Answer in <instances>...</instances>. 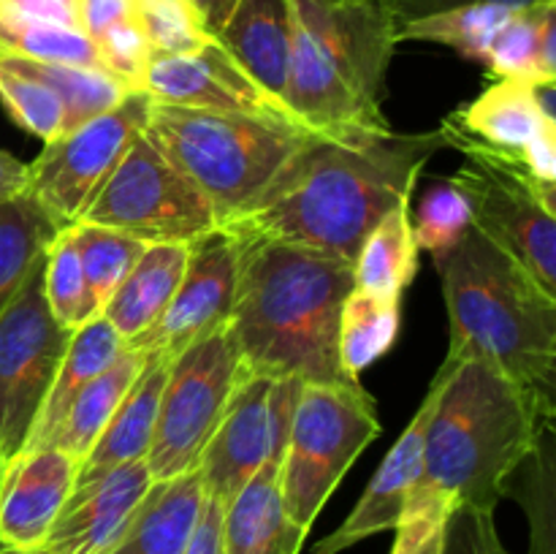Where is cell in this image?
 <instances>
[{"mask_svg": "<svg viewBox=\"0 0 556 554\" xmlns=\"http://www.w3.org/2000/svg\"><path fill=\"white\" fill-rule=\"evenodd\" d=\"M440 150V130L318 134L250 210L223 228L242 239H275L356 261L369 231L413 199L421 172Z\"/></svg>", "mask_w": 556, "mask_h": 554, "instance_id": "6da1fadb", "label": "cell"}, {"mask_svg": "<svg viewBox=\"0 0 556 554\" xmlns=\"http://www.w3.org/2000/svg\"><path fill=\"white\" fill-rule=\"evenodd\" d=\"M353 286V261L302 244L244 239L228 318L244 373L362 386L340 362V315Z\"/></svg>", "mask_w": 556, "mask_h": 554, "instance_id": "7a4b0ae2", "label": "cell"}, {"mask_svg": "<svg viewBox=\"0 0 556 554\" xmlns=\"http://www.w3.org/2000/svg\"><path fill=\"white\" fill-rule=\"evenodd\" d=\"M548 429H554V396L521 389L478 358L451 362L424 438L421 478L405 511L424 505L497 511L516 470Z\"/></svg>", "mask_w": 556, "mask_h": 554, "instance_id": "3957f363", "label": "cell"}, {"mask_svg": "<svg viewBox=\"0 0 556 554\" xmlns=\"http://www.w3.org/2000/svg\"><path fill=\"white\" fill-rule=\"evenodd\" d=\"M432 259L451 326L445 358H478L521 389L554 396L556 297L472 226Z\"/></svg>", "mask_w": 556, "mask_h": 554, "instance_id": "277c9868", "label": "cell"}, {"mask_svg": "<svg viewBox=\"0 0 556 554\" xmlns=\"http://www.w3.org/2000/svg\"><path fill=\"white\" fill-rule=\"evenodd\" d=\"M286 106L320 136L389 130L386 74L396 25L380 0H288Z\"/></svg>", "mask_w": 556, "mask_h": 554, "instance_id": "5b68a950", "label": "cell"}, {"mask_svg": "<svg viewBox=\"0 0 556 554\" xmlns=\"http://www.w3.org/2000/svg\"><path fill=\"white\" fill-rule=\"evenodd\" d=\"M141 134L204 193L217 221L255 204L315 130L255 114L150 103Z\"/></svg>", "mask_w": 556, "mask_h": 554, "instance_id": "8992f818", "label": "cell"}, {"mask_svg": "<svg viewBox=\"0 0 556 554\" xmlns=\"http://www.w3.org/2000/svg\"><path fill=\"white\" fill-rule=\"evenodd\" d=\"M378 435V407L364 386H302L280 462L282 503L302 530L309 532L337 483Z\"/></svg>", "mask_w": 556, "mask_h": 554, "instance_id": "52a82bcc", "label": "cell"}, {"mask_svg": "<svg viewBox=\"0 0 556 554\" xmlns=\"http://www.w3.org/2000/svg\"><path fill=\"white\" fill-rule=\"evenodd\" d=\"M242 375V358L228 324L172 356L155 435L144 459L152 481L177 478L199 467Z\"/></svg>", "mask_w": 556, "mask_h": 554, "instance_id": "ba28073f", "label": "cell"}, {"mask_svg": "<svg viewBox=\"0 0 556 554\" xmlns=\"http://www.w3.org/2000/svg\"><path fill=\"white\" fill-rule=\"evenodd\" d=\"M79 223L114 228L144 244H190L220 226L204 193L144 134L130 141Z\"/></svg>", "mask_w": 556, "mask_h": 554, "instance_id": "9c48e42d", "label": "cell"}, {"mask_svg": "<svg viewBox=\"0 0 556 554\" xmlns=\"http://www.w3.org/2000/svg\"><path fill=\"white\" fill-rule=\"evenodd\" d=\"M150 103L144 90H130L114 109L54 136L43 144L41 155L27 163V196L36 199L60 231L79 223L130 141L144 130Z\"/></svg>", "mask_w": 556, "mask_h": 554, "instance_id": "30bf717a", "label": "cell"}, {"mask_svg": "<svg viewBox=\"0 0 556 554\" xmlns=\"http://www.w3.org/2000/svg\"><path fill=\"white\" fill-rule=\"evenodd\" d=\"M47 259V253H43ZM43 259L0 310V459L30 440L43 400L58 375L71 331L52 318L43 297Z\"/></svg>", "mask_w": 556, "mask_h": 554, "instance_id": "8fae6325", "label": "cell"}, {"mask_svg": "<svg viewBox=\"0 0 556 554\" xmlns=\"http://www.w3.org/2000/svg\"><path fill=\"white\" fill-rule=\"evenodd\" d=\"M451 182L470 206L472 228L556 297V185L478 158H467Z\"/></svg>", "mask_w": 556, "mask_h": 554, "instance_id": "7c38bea8", "label": "cell"}, {"mask_svg": "<svg viewBox=\"0 0 556 554\" xmlns=\"http://www.w3.org/2000/svg\"><path fill=\"white\" fill-rule=\"evenodd\" d=\"M302 386L299 378L250 373L239 378L199 462L210 498L226 505L264 462L282 459Z\"/></svg>", "mask_w": 556, "mask_h": 554, "instance_id": "4fadbf2b", "label": "cell"}, {"mask_svg": "<svg viewBox=\"0 0 556 554\" xmlns=\"http://www.w3.org/2000/svg\"><path fill=\"white\" fill-rule=\"evenodd\" d=\"M438 130L445 150L527 174V147L538 136L556 134L554 81L494 79L476 101L448 114Z\"/></svg>", "mask_w": 556, "mask_h": 554, "instance_id": "5bb4252c", "label": "cell"}, {"mask_svg": "<svg viewBox=\"0 0 556 554\" xmlns=\"http://www.w3.org/2000/svg\"><path fill=\"white\" fill-rule=\"evenodd\" d=\"M244 239L217 226L188 244V264L174 299L150 331L134 340V351H161L168 358L199 337L228 324L239 288Z\"/></svg>", "mask_w": 556, "mask_h": 554, "instance_id": "9a60e30c", "label": "cell"}, {"mask_svg": "<svg viewBox=\"0 0 556 554\" xmlns=\"http://www.w3.org/2000/svg\"><path fill=\"white\" fill-rule=\"evenodd\" d=\"M141 90L152 101L174 103V106L255 114V117L299 123L296 114L280 98L266 92L253 76L239 68L237 60L217 43V38L195 54L152 52L141 76Z\"/></svg>", "mask_w": 556, "mask_h": 554, "instance_id": "2e32d148", "label": "cell"}, {"mask_svg": "<svg viewBox=\"0 0 556 554\" xmlns=\"http://www.w3.org/2000/svg\"><path fill=\"white\" fill-rule=\"evenodd\" d=\"M451 362H443L438 375L429 383L427 396H424L421 407L416 416L410 418L405 432L394 443L383 462H380L378 473L372 481L367 483L364 494L358 498L356 508L348 514V519L337 527L334 532L318 541L313 554H340L345 549L356 546V543L367 541V538L378 536V532L394 530L405 516L410 494L416 489L418 478L424 470V438H427L429 418H432L434 405H438L440 394H443L445 383H448Z\"/></svg>", "mask_w": 556, "mask_h": 554, "instance_id": "e0dca14e", "label": "cell"}, {"mask_svg": "<svg viewBox=\"0 0 556 554\" xmlns=\"http://www.w3.org/2000/svg\"><path fill=\"white\" fill-rule=\"evenodd\" d=\"M79 459L54 445L22 449L0 473V546L43 549L74 492Z\"/></svg>", "mask_w": 556, "mask_h": 554, "instance_id": "ac0fdd59", "label": "cell"}, {"mask_svg": "<svg viewBox=\"0 0 556 554\" xmlns=\"http://www.w3.org/2000/svg\"><path fill=\"white\" fill-rule=\"evenodd\" d=\"M152 476L144 459L117 465L92 481L74 487L49 530L47 554H103L150 489Z\"/></svg>", "mask_w": 556, "mask_h": 554, "instance_id": "d6986e66", "label": "cell"}, {"mask_svg": "<svg viewBox=\"0 0 556 554\" xmlns=\"http://www.w3.org/2000/svg\"><path fill=\"white\" fill-rule=\"evenodd\" d=\"M280 462L269 459L223 505V554H299L307 530L282 503Z\"/></svg>", "mask_w": 556, "mask_h": 554, "instance_id": "ffe728a7", "label": "cell"}, {"mask_svg": "<svg viewBox=\"0 0 556 554\" xmlns=\"http://www.w3.org/2000/svg\"><path fill=\"white\" fill-rule=\"evenodd\" d=\"M168 362L172 358L166 353H147V362L141 367V373L136 375L130 389L125 391L123 402L112 413V418L103 427V432L98 435L92 449L79 462L74 487L92 481V478H98L101 473L112 470L117 465L147 459L152 435H155L157 405H161V391L163 383H166Z\"/></svg>", "mask_w": 556, "mask_h": 554, "instance_id": "44dd1931", "label": "cell"}, {"mask_svg": "<svg viewBox=\"0 0 556 554\" xmlns=\"http://www.w3.org/2000/svg\"><path fill=\"white\" fill-rule=\"evenodd\" d=\"M199 467L166 481H152L117 541L103 554H185L204 508Z\"/></svg>", "mask_w": 556, "mask_h": 554, "instance_id": "7402d4cb", "label": "cell"}, {"mask_svg": "<svg viewBox=\"0 0 556 554\" xmlns=\"http://www.w3.org/2000/svg\"><path fill=\"white\" fill-rule=\"evenodd\" d=\"M217 43L253 76L266 92L286 103L291 60V3L288 0H239Z\"/></svg>", "mask_w": 556, "mask_h": 554, "instance_id": "603a6c76", "label": "cell"}, {"mask_svg": "<svg viewBox=\"0 0 556 554\" xmlns=\"http://www.w3.org/2000/svg\"><path fill=\"white\" fill-rule=\"evenodd\" d=\"M185 264L188 244H147L141 259L101 310L125 345L139 340L161 320L182 280Z\"/></svg>", "mask_w": 556, "mask_h": 554, "instance_id": "cb8c5ba5", "label": "cell"}, {"mask_svg": "<svg viewBox=\"0 0 556 554\" xmlns=\"http://www.w3.org/2000/svg\"><path fill=\"white\" fill-rule=\"evenodd\" d=\"M125 351V342L119 340L117 331L112 329L103 315L87 320L85 326L71 331L68 348L63 353V362H60L58 375H54L52 386H49V394L43 400L41 413H38V421L33 427L30 440H27L25 449H41L49 445L54 429L63 421L65 411L71 407V402L76 400L81 389L90 383L92 378L103 373L119 353Z\"/></svg>", "mask_w": 556, "mask_h": 554, "instance_id": "d4e9b609", "label": "cell"}, {"mask_svg": "<svg viewBox=\"0 0 556 554\" xmlns=\"http://www.w3.org/2000/svg\"><path fill=\"white\" fill-rule=\"evenodd\" d=\"M494 79L556 81V0L516 9L486 54Z\"/></svg>", "mask_w": 556, "mask_h": 554, "instance_id": "484cf974", "label": "cell"}, {"mask_svg": "<svg viewBox=\"0 0 556 554\" xmlns=\"http://www.w3.org/2000/svg\"><path fill=\"white\" fill-rule=\"evenodd\" d=\"M144 362V351L125 348L98 378H92L90 383L76 394V400L71 402V407L65 411L63 421L54 429L49 445L65 451V454H71L79 462L85 459L87 451L92 449L98 435L103 432V427H106L109 418H112V413L117 411V405L123 402L125 391L130 389L136 375L141 373Z\"/></svg>", "mask_w": 556, "mask_h": 554, "instance_id": "4316f807", "label": "cell"}, {"mask_svg": "<svg viewBox=\"0 0 556 554\" xmlns=\"http://www.w3.org/2000/svg\"><path fill=\"white\" fill-rule=\"evenodd\" d=\"M400 318L402 297L353 286L340 315V362L353 380H362L364 369L391 351Z\"/></svg>", "mask_w": 556, "mask_h": 554, "instance_id": "83f0119b", "label": "cell"}, {"mask_svg": "<svg viewBox=\"0 0 556 554\" xmlns=\"http://www.w3.org/2000/svg\"><path fill=\"white\" fill-rule=\"evenodd\" d=\"M410 201L396 204L364 239L353 261L356 288L402 297L413 282L418 272V244L410 228Z\"/></svg>", "mask_w": 556, "mask_h": 554, "instance_id": "f1b7e54d", "label": "cell"}, {"mask_svg": "<svg viewBox=\"0 0 556 554\" xmlns=\"http://www.w3.org/2000/svg\"><path fill=\"white\" fill-rule=\"evenodd\" d=\"M58 234V223L33 196L22 193L0 204V310L25 286Z\"/></svg>", "mask_w": 556, "mask_h": 554, "instance_id": "f546056e", "label": "cell"}, {"mask_svg": "<svg viewBox=\"0 0 556 554\" xmlns=\"http://www.w3.org/2000/svg\"><path fill=\"white\" fill-rule=\"evenodd\" d=\"M5 63L14 68L25 71V74L36 76L43 85L52 87L58 98L63 101L65 109V130H74L85 125L87 119L98 117V114L109 112L117 106L125 96L130 92L128 85L114 79L112 74L101 68H81V65H65V63H41V60L16 58V54L0 52Z\"/></svg>", "mask_w": 556, "mask_h": 554, "instance_id": "4dcf8cb0", "label": "cell"}, {"mask_svg": "<svg viewBox=\"0 0 556 554\" xmlns=\"http://www.w3.org/2000/svg\"><path fill=\"white\" fill-rule=\"evenodd\" d=\"M0 52L41 60V63H65L103 71L96 43L79 27L38 20V16L22 14L5 3H0Z\"/></svg>", "mask_w": 556, "mask_h": 554, "instance_id": "1f68e13d", "label": "cell"}, {"mask_svg": "<svg viewBox=\"0 0 556 554\" xmlns=\"http://www.w3.org/2000/svg\"><path fill=\"white\" fill-rule=\"evenodd\" d=\"M508 5H462V9L440 11V14L418 16L396 25V43L429 41L456 49L465 58L486 65L489 47L500 27L514 16Z\"/></svg>", "mask_w": 556, "mask_h": 554, "instance_id": "d6a6232c", "label": "cell"}, {"mask_svg": "<svg viewBox=\"0 0 556 554\" xmlns=\"http://www.w3.org/2000/svg\"><path fill=\"white\" fill-rule=\"evenodd\" d=\"M68 234L74 239L76 250H79L81 269H85L92 302H96L98 313H101L103 304L112 299L119 282L128 277L136 261L141 259L147 244L123 231L90 226V223H76V226L68 228Z\"/></svg>", "mask_w": 556, "mask_h": 554, "instance_id": "836d02e7", "label": "cell"}, {"mask_svg": "<svg viewBox=\"0 0 556 554\" xmlns=\"http://www.w3.org/2000/svg\"><path fill=\"white\" fill-rule=\"evenodd\" d=\"M43 297H47V307L52 318L68 331L79 329L87 320L101 315L90 297L79 250H76L68 228H63L47 248V259H43Z\"/></svg>", "mask_w": 556, "mask_h": 554, "instance_id": "e575fe53", "label": "cell"}, {"mask_svg": "<svg viewBox=\"0 0 556 554\" xmlns=\"http://www.w3.org/2000/svg\"><path fill=\"white\" fill-rule=\"evenodd\" d=\"M0 103L20 128L47 144L63 134L65 109L52 87L0 58Z\"/></svg>", "mask_w": 556, "mask_h": 554, "instance_id": "d590c367", "label": "cell"}, {"mask_svg": "<svg viewBox=\"0 0 556 554\" xmlns=\"http://www.w3.org/2000/svg\"><path fill=\"white\" fill-rule=\"evenodd\" d=\"M130 20L155 54H195L215 38L185 0H128Z\"/></svg>", "mask_w": 556, "mask_h": 554, "instance_id": "8d00e7d4", "label": "cell"}, {"mask_svg": "<svg viewBox=\"0 0 556 554\" xmlns=\"http://www.w3.org/2000/svg\"><path fill=\"white\" fill-rule=\"evenodd\" d=\"M521 487L510 483L505 494H516L530 514V554H556V500H554V429L541 438L530 459L519 467Z\"/></svg>", "mask_w": 556, "mask_h": 554, "instance_id": "74e56055", "label": "cell"}, {"mask_svg": "<svg viewBox=\"0 0 556 554\" xmlns=\"http://www.w3.org/2000/svg\"><path fill=\"white\" fill-rule=\"evenodd\" d=\"M470 206L451 179L429 182L410 210V228L418 250L438 255L454 248L470 231Z\"/></svg>", "mask_w": 556, "mask_h": 554, "instance_id": "f35d334b", "label": "cell"}, {"mask_svg": "<svg viewBox=\"0 0 556 554\" xmlns=\"http://www.w3.org/2000/svg\"><path fill=\"white\" fill-rule=\"evenodd\" d=\"M92 43H96L103 71H109L114 79L128 85L130 90H141V76H144L147 63H150L152 49L130 16L109 27V30Z\"/></svg>", "mask_w": 556, "mask_h": 554, "instance_id": "ab89813d", "label": "cell"}, {"mask_svg": "<svg viewBox=\"0 0 556 554\" xmlns=\"http://www.w3.org/2000/svg\"><path fill=\"white\" fill-rule=\"evenodd\" d=\"M443 554H510L497 532L494 511L459 505L445 525Z\"/></svg>", "mask_w": 556, "mask_h": 554, "instance_id": "60d3db41", "label": "cell"}, {"mask_svg": "<svg viewBox=\"0 0 556 554\" xmlns=\"http://www.w3.org/2000/svg\"><path fill=\"white\" fill-rule=\"evenodd\" d=\"M448 516L451 508L445 505L405 511L402 521L394 527L396 538L391 554H443Z\"/></svg>", "mask_w": 556, "mask_h": 554, "instance_id": "b9f144b4", "label": "cell"}, {"mask_svg": "<svg viewBox=\"0 0 556 554\" xmlns=\"http://www.w3.org/2000/svg\"><path fill=\"white\" fill-rule=\"evenodd\" d=\"M380 3L386 5L394 25H402L407 20L462 9V5H508V9H527V5L548 3V0H380Z\"/></svg>", "mask_w": 556, "mask_h": 554, "instance_id": "7bdbcfd3", "label": "cell"}, {"mask_svg": "<svg viewBox=\"0 0 556 554\" xmlns=\"http://www.w3.org/2000/svg\"><path fill=\"white\" fill-rule=\"evenodd\" d=\"M71 11H74V27H79L90 41H98L109 27L128 20L130 3L128 0H71Z\"/></svg>", "mask_w": 556, "mask_h": 554, "instance_id": "ee69618b", "label": "cell"}, {"mask_svg": "<svg viewBox=\"0 0 556 554\" xmlns=\"http://www.w3.org/2000/svg\"><path fill=\"white\" fill-rule=\"evenodd\" d=\"M185 554H223V503L206 494Z\"/></svg>", "mask_w": 556, "mask_h": 554, "instance_id": "f6af8a7d", "label": "cell"}, {"mask_svg": "<svg viewBox=\"0 0 556 554\" xmlns=\"http://www.w3.org/2000/svg\"><path fill=\"white\" fill-rule=\"evenodd\" d=\"M185 3H188L190 11L199 16L201 27H204L212 38H217V33H220L223 27H226V22L231 20L239 0H185Z\"/></svg>", "mask_w": 556, "mask_h": 554, "instance_id": "bcb514c9", "label": "cell"}, {"mask_svg": "<svg viewBox=\"0 0 556 554\" xmlns=\"http://www.w3.org/2000/svg\"><path fill=\"white\" fill-rule=\"evenodd\" d=\"M27 193V163L0 150V204Z\"/></svg>", "mask_w": 556, "mask_h": 554, "instance_id": "7dc6e473", "label": "cell"}, {"mask_svg": "<svg viewBox=\"0 0 556 554\" xmlns=\"http://www.w3.org/2000/svg\"><path fill=\"white\" fill-rule=\"evenodd\" d=\"M0 3L11 5V9L22 11V14L38 16V20H52V22H63V25H74L71 0H0Z\"/></svg>", "mask_w": 556, "mask_h": 554, "instance_id": "c3c4849f", "label": "cell"}, {"mask_svg": "<svg viewBox=\"0 0 556 554\" xmlns=\"http://www.w3.org/2000/svg\"><path fill=\"white\" fill-rule=\"evenodd\" d=\"M0 554H47L43 549H11V546H0Z\"/></svg>", "mask_w": 556, "mask_h": 554, "instance_id": "681fc988", "label": "cell"}, {"mask_svg": "<svg viewBox=\"0 0 556 554\" xmlns=\"http://www.w3.org/2000/svg\"><path fill=\"white\" fill-rule=\"evenodd\" d=\"M3 465H5V462H3V459H0V473H3Z\"/></svg>", "mask_w": 556, "mask_h": 554, "instance_id": "f907efd6", "label": "cell"}]
</instances>
